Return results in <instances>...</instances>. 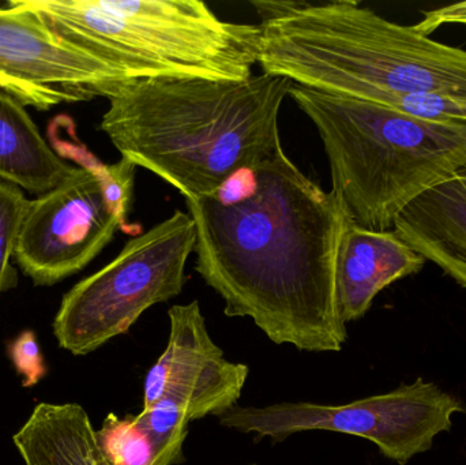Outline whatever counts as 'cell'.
I'll list each match as a JSON object with an SVG mask.
<instances>
[{"label": "cell", "instance_id": "cell-9", "mask_svg": "<svg viewBox=\"0 0 466 465\" xmlns=\"http://www.w3.org/2000/svg\"><path fill=\"white\" fill-rule=\"evenodd\" d=\"M114 68L57 37L21 0L0 7V89L38 111L108 97Z\"/></svg>", "mask_w": 466, "mask_h": 465}, {"label": "cell", "instance_id": "cell-19", "mask_svg": "<svg viewBox=\"0 0 466 465\" xmlns=\"http://www.w3.org/2000/svg\"><path fill=\"white\" fill-rule=\"evenodd\" d=\"M11 358L19 374L26 377L25 387L35 385L44 376V362L33 332H24L11 347Z\"/></svg>", "mask_w": 466, "mask_h": 465}, {"label": "cell", "instance_id": "cell-7", "mask_svg": "<svg viewBox=\"0 0 466 465\" xmlns=\"http://www.w3.org/2000/svg\"><path fill=\"white\" fill-rule=\"evenodd\" d=\"M464 412L461 399L419 377L412 384L344 406H236L218 420L224 428L257 434V441L268 437L274 444L304 431L360 437L377 445L380 455L389 460L407 465L416 456L431 450L437 437L453 428L454 415Z\"/></svg>", "mask_w": 466, "mask_h": 465}, {"label": "cell", "instance_id": "cell-6", "mask_svg": "<svg viewBox=\"0 0 466 465\" xmlns=\"http://www.w3.org/2000/svg\"><path fill=\"white\" fill-rule=\"evenodd\" d=\"M196 242V224L179 209L128 240L63 297L52 325L60 349L76 357L95 352L127 333L147 308L179 297Z\"/></svg>", "mask_w": 466, "mask_h": 465}, {"label": "cell", "instance_id": "cell-13", "mask_svg": "<svg viewBox=\"0 0 466 465\" xmlns=\"http://www.w3.org/2000/svg\"><path fill=\"white\" fill-rule=\"evenodd\" d=\"M13 442L25 465H108L79 404H38Z\"/></svg>", "mask_w": 466, "mask_h": 465}, {"label": "cell", "instance_id": "cell-4", "mask_svg": "<svg viewBox=\"0 0 466 465\" xmlns=\"http://www.w3.org/2000/svg\"><path fill=\"white\" fill-rule=\"evenodd\" d=\"M330 166L331 190L353 221L390 231L399 216L466 166V125L410 116L389 106L293 84Z\"/></svg>", "mask_w": 466, "mask_h": 465}, {"label": "cell", "instance_id": "cell-8", "mask_svg": "<svg viewBox=\"0 0 466 465\" xmlns=\"http://www.w3.org/2000/svg\"><path fill=\"white\" fill-rule=\"evenodd\" d=\"M123 226L97 175L76 166L56 187L29 202L14 258L35 286H55L85 269Z\"/></svg>", "mask_w": 466, "mask_h": 465}, {"label": "cell", "instance_id": "cell-20", "mask_svg": "<svg viewBox=\"0 0 466 465\" xmlns=\"http://www.w3.org/2000/svg\"><path fill=\"white\" fill-rule=\"evenodd\" d=\"M445 25H464L466 26V0L442 5L434 10L423 11V18L412 26L416 32L430 35Z\"/></svg>", "mask_w": 466, "mask_h": 465}, {"label": "cell", "instance_id": "cell-2", "mask_svg": "<svg viewBox=\"0 0 466 465\" xmlns=\"http://www.w3.org/2000/svg\"><path fill=\"white\" fill-rule=\"evenodd\" d=\"M292 86L290 79L263 73L246 81L117 82L100 130L123 158L183 197H212L281 147L279 109Z\"/></svg>", "mask_w": 466, "mask_h": 465}, {"label": "cell", "instance_id": "cell-16", "mask_svg": "<svg viewBox=\"0 0 466 465\" xmlns=\"http://www.w3.org/2000/svg\"><path fill=\"white\" fill-rule=\"evenodd\" d=\"M98 447L108 465H153L152 439L136 417L119 418L109 414L96 431Z\"/></svg>", "mask_w": 466, "mask_h": 465}, {"label": "cell", "instance_id": "cell-1", "mask_svg": "<svg viewBox=\"0 0 466 465\" xmlns=\"http://www.w3.org/2000/svg\"><path fill=\"white\" fill-rule=\"evenodd\" d=\"M228 198L185 197L196 224V270L274 344L339 352L348 340L336 299L339 242L353 218L333 190L304 175L279 147Z\"/></svg>", "mask_w": 466, "mask_h": 465}, {"label": "cell", "instance_id": "cell-5", "mask_svg": "<svg viewBox=\"0 0 466 465\" xmlns=\"http://www.w3.org/2000/svg\"><path fill=\"white\" fill-rule=\"evenodd\" d=\"M66 43L125 81H246L260 26L223 21L201 0H21Z\"/></svg>", "mask_w": 466, "mask_h": 465}, {"label": "cell", "instance_id": "cell-12", "mask_svg": "<svg viewBox=\"0 0 466 465\" xmlns=\"http://www.w3.org/2000/svg\"><path fill=\"white\" fill-rule=\"evenodd\" d=\"M394 231L466 289V166L410 204Z\"/></svg>", "mask_w": 466, "mask_h": 465}, {"label": "cell", "instance_id": "cell-11", "mask_svg": "<svg viewBox=\"0 0 466 465\" xmlns=\"http://www.w3.org/2000/svg\"><path fill=\"white\" fill-rule=\"evenodd\" d=\"M247 377L248 368L243 363L216 360L196 376L169 385L155 406L142 409L139 423L160 455H182L190 422L235 409Z\"/></svg>", "mask_w": 466, "mask_h": 465}, {"label": "cell", "instance_id": "cell-21", "mask_svg": "<svg viewBox=\"0 0 466 465\" xmlns=\"http://www.w3.org/2000/svg\"><path fill=\"white\" fill-rule=\"evenodd\" d=\"M251 465H255V464H251Z\"/></svg>", "mask_w": 466, "mask_h": 465}, {"label": "cell", "instance_id": "cell-18", "mask_svg": "<svg viewBox=\"0 0 466 465\" xmlns=\"http://www.w3.org/2000/svg\"><path fill=\"white\" fill-rule=\"evenodd\" d=\"M29 202L21 187L0 179V297L18 284L11 258L15 256Z\"/></svg>", "mask_w": 466, "mask_h": 465}, {"label": "cell", "instance_id": "cell-10", "mask_svg": "<svg viewBox=\"0 0 466 465\" xmlns=\"http://www.w3.org/2000/svg\"><path fill=\"white\" fill-rule=\"evenodd\" d=\"M426 264L394 229L372 231L352 221L342 234L336 265V299L342 322L363 318L380 292L418 275Z\"/></svg>", "mask_w": 466, "mask_h": 465}, {"label": "cell", "instance_id": "cell-3", "mask_svg": "<svg viewBox=\"0 0 466 465\" xmlns=\"http://www.w3.org/2000/svg\"><path fill=\"white\" fill-rule=\"evenodd\" d=\"M263 74L382 106L399 95L466 103V51L440 43L355 0L252 2Z\"/></svg>", "mask_w": 466, "mask_h": 465}, {"label": "cell", "instance_id": "cell-17", "mask_svg": "<svg viewBox=\"0 0 466 465\" xmlns=\"http://www.w3.org/2000/svg\"><path fill=\"white\" fill-rule=\"evenodd\" d=\"M70 152V156L78 161L79 166L89 167L97 175L103 188L106 204L115 216L126 224L131 204H133L134 187H136L137 167L126 158H120L115 164H104L85 147H76L68 142H60L56 152Z\"/></svg>", "mask_w": 466, "mask_h": 465}, {"label": "cell", "instance_id": "cell-15", "mask_svg": "<svg viewBox=\"0 0 466 465\" xmlns=\"http://www.w3.org/2000/svg\"><path fill=\"white\" fill-rule=\"evenodd\" d=\"M168 346L157 362L147 371L144 384V409L155 406L168 385L188 371L198 370L224 358L208 332L198 300L187 305L172 306Z\"/></svg>", "mask_w": 466, "mask_h": 465}, {"label": "cell", "instance_id": "cell-14", "mask_svg": "<svg viewBox=\"0 0 466 465\" xmlns=\"http://www.w3.org/2000/svg\"><path fill=\"white\" fill-rule=\"evenodd\" d=\"M74 167L49 147L24 104L0 89V179L41 196Z\"/></svg>", "mask_w": 466, "mask_h": 465}]
</instances>
